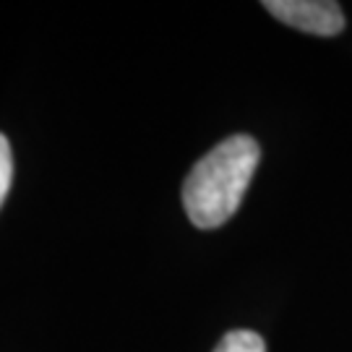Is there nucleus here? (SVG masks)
I'll return each instance as SVG.
<instances>
[{"instance_id": "7ed1b4c3", "label": "nucleus", "mask_w": 352, "mask_h": 352, "mask_svg": "<svg viewBox=\"0 0 352 352\" xmlns=\"http://www.w3.org/2000/svg\"><path fill=\"white\" fill-rule=\"evenodd\" d=\"M214 352H266V344L256 331L238 329V331L225 334Z\"/></svg>"}, {"instance_id": "f03ea898", "label": "nucleus", "mask_w": 352, "mask_h": 352, "mask_svg": "<svg viewBox=\"0 0 352 352\" xmlns=\"http://www.w3.org/2000/svg\"><path fill=\"white\" fill-rule=\"evenodd\" d=\"M264 8L282 24L318 37H337L344 29V13L331 0H266Z\"/></svg>"}, {"instance_id": "20e7f679", "label": "nucleus", "mask_w": 352, "mask_h": 352, "mask_svg": "<svg viewBox=\"0 0 352 352\" xmlns=\"http://www.w3.org/2000/svg\"><path fill=\"white\" fill-rule=\"evenodd\" d=\"M13 183V154H11V144L8 139L0 133V206L6 201L8 190H11Z\"/></svg>"}, {"instance_id": "f257e3e1", "label": "nucleus", "mask_w": 352, "mask_h": 352, "mask_svg": "<svg viewBox=\"0 0 352 352\" xmlns=\"http://www.w3.org/2000/svg\"><path fill=\"white\" fill-rule=\"evenodd\" d=\"M258 144L245 133L230 136L209 154H204L183 186V204L190 222L201 230L225 225L240 209V201L258 167Z\"/></svg>"}]
</instances>
